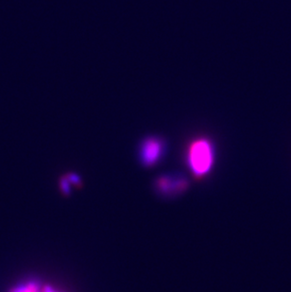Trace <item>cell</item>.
Segmentation results:
<instances>
[{"label": "cell", "mask_w": 291, "mask_h": 292, "mask_svg": "<svg viewBox=\"0 0 291 292\" xmlns=\"http://www.w3.org/2000/svg\"><path fill=\"white\" fill-rule=\"evenodd\" d=\"M213 146L208 139L200 138L194 141L189 149L192 170L198 175L206 173L213 163Z\"/></svg>", "instance_id": "obj_1"}, {"label": "cell", "mask_w": 291, "mask_h": 292, "mask_svg": "<svg viewBox=\"0 0 291 292\" xmlns=\"http://www.w3.org/2000/svg\"><path fill=\"white\" fill-rule=\"evenodd\" d=\"M164 149V142L156 137L146 138L141 145V157L146 164H154L161 157Z\"/></svg>", "instance_id": "obj_2"}, {"label": "cell", "mask_w": 291, "mask_h": 292, "mask_svg": "<svg viewBox=\"0 0 291 292\" xmlns=\"http://www.w3.org/2000/svg\"><path fill=\"white\" fill-rule=\"evenodd\" d=\"M37 290H38V286L36 284L29 283L16 288L12 292H37Z\"/></svg>", "instance_id": "obj_3"}]
</instances>
